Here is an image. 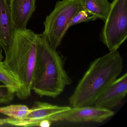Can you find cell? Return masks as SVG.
<instances>
[{
    "instance_id": "6da1fadb",
    "label": "cell",
    "mask_w": 127,
    "mask_h": 127,
    "mask_svg": "<svg viewBox=\"0 0 127 127\" xmlns=\"http://www.w3.org/2000/svg\"><path fill=\"white\" fill-rule=\"evenodd\" d=\"M123 61L118 50L92 62L69 99L71 107L94 105L99 96L119 76Z\"/></svg>"
},
{
    "instance_id": "7a4b0ae2",
    "label": "cell",
    "mask_w": 127,
    "mask_h": 127,
    "mask_svg": "<svg viewBox=\"0 0 127 127\" xmlns=\"http://www.w3.org/2000/svg\"><path fill=\"white\" fill-rule=\"evenodd\" d=\"M71 83L61 56L40 35L37 34L32 91L40 97L56 98Z\"/></svg>"
},
{
    "instance_id": "3957f363",
    "label": "cell",
    "mask_w": 127,
    "mask_h": 127,
    "mask_svg": "<svg viewBox=\"0 0 127 127\" xmlns=\"http://www.w3.org/2000/svg\"><path fill=\"white\" fill-rule=\"evenodd\" d=\"M37 34L29 29H16L13 40L3 62L17 82L15 94L20 99L30 96L37 50Z\"/></svg>"
},
{
    "instance_id": "277c9868",
    "label": "cell",
    "mask_w": 127,
    "mask_h": 127,
    "mask_svg": "<svg viewBox=\"0 0 127 127\" xmlns=\"http://www.w3.org/2000/svg\"><path fill=\"white\" fill-rule=\"evenodd\" d=\"M84 9L82 0H62L56 2L53 11L47 16L44 29L40 35L53 47L59 46L74 16Z\"/></svg>"
},
{
    "instance_id": "5b68a950",
    "label": "cell",
    "mask_w": 127,
    "mask_h": 127,
    "mask_svg": "<svg viewBox=\"0 0 127 127\" xmlns=\"http://www.w3.org/2000/svg\"><path fill=\"white\" fill-rule=\"evenodd\" d=\"M100 35L109 51L117 50L127 38V0H113Z\"/></svg>"
},
{
    "instance_id": "8992f818",
    "label": "cell",
    "mask_w": 127,
    "mask_h": 127,
    "mask_svg": "<svg viewBox=\"0 0 127 127\" xmlns=\"http://www.w3.org/2000/svg\"><path fill=\"white\" fill-rule=\"evenodd\" d=\"M93 105L70 107L66 111L53 115L49 120L52 122H65L72 123H101L114 114V112L112 110Z\"/></svg>"
},
{
    "instance_id": "52a82bcc",
    "label": "cell",
    "mask_w": 127,
    "mask_h": 127,
    "mask_svg": "<svg viewBox=\"0 0 127 127\" xmlns=\"http://www.w3.org/2000/svg\"><path fill=\"white\" fill-rule=\"evenodd\" d=\"M70 108V106H59L47 102L36 101L30 108V112L25 118L21 120H17L9 117L8 124L12 126H38L39 123L42 120H49L53 115L66 111Z\"/></svg>"
},
{
    "instance_id": "ba28073f",
    "label": "cell",
    "mask_w": 127,
    "mask_h": 127,
    "mask_svg": "<svg viewBox=\"0 0 127 127\" xmlns=\"http://www.w3.org/2000/svg\"><path fill=\"white\" fill-rule=\"evenodd\" d=\"M127 93V73L117 78L99 96L94 105L111 110L119 105Z\"/></svg>"
},
{
    "instance_id": "9c48e42d",
    "label": "cell",
    "mask_w": 127,
    "mask_h": 127,
    "mask_svg": "<svg viewBox=\"0 0 127 127\" xmlns=\"http://www.w3.org/2000/svg\"><path fill=\"white\" fill-rule=\"evenodd\" d=\"M36 0H9V5L16 29H27L36 9Z\"/></svg>"
},
{
    "instance_id": "30bf717a",
    "label": "cell",
    "mask_w": 127,
    "mask_h": 127,
    "mask_svg": "<svg viewBox=\"0 0 127 127\" xmlns=\"http://www.w3.org/2000/svg\"><path fill=\"white\" fill-rule=\"evenodd\" d=\"M16 28L7 0H0V45L4 52L11 45Z\"/></svg>"
},
{
    "instance_id": "8fae6325",
    "label": "cell",
    "mask_w": 127,
    "mask_h": 127,
    "mask_svg": "<svg viewBox=\"0 0 127 127\" xmlns=\"http://www.w3.org/2000/svg\"><path fill=\"white\" fill-rule=\"evenodd\" d=\"M84 9L96 19L104 22L110 11L111 3L108 0H82Z\"/></svg>"
},
{
    "instance_id": "7c38bea8",
    "label": "cell",
    "mask_w": 127,
    "mask_h": 127,
    "mask_svg": "<svg viewBox=\"0 0 127 127\" xmlns=\"http://www.w3.org/2000/svg\"><path fill=\"white\" fill-rule=\"evenodd\" d=\"M30 108L25 105L12 104L0 107V113L17 120L25 118L30 112Z\"/></svg>"
},
{
    "instance_id": "4fadbf2b",
    "label": "cell",
    "mask_w": 127,
    "mask_h": 127,
    "mask_svg": "<svg viewBox=\"0 0 127 127\" xmlns=\"http://www.w3.org/2000/svg\"><path fill=\"white\" fill-rule=\"evenodd\" d=\"M0 82L15 94L18 89V84L12 73L6 68L2 61H0Z\"/></svg>"
},
{
    "instance_id": "5bb4252c",
    "label": "cell",
    "mask_w": 127,
    "mask_h": 127,
    "mask_svg": "<svg viewBox=\"0 0 127 127\" xmlns=\"http://www.w3.org/2000/svg\"><path fill=\"white\" fill-rule=\"evenodd\" d=\"M96 20L94 16L88 13L84 9L79 11L73 18L69 24L70 27L72 26L83 22L94 21Z\"/></svg>"
},
{
    "instance_id": "9a60e30c",
    "label": "cell",
    "mask_w": 127,
    "mask_h": 127,
    "mask_svg": "<svg viewBox=\"0 0 127 127\" xmlns=\"http://www.w3.org/2000/svg\"><path fill=\"white\" fill-rule=\"evenodd\" d=\"M15 93L3 84H0V99L9 103L13 100Z\"/></svg>"
},
{
    "instance_id": "2e32d148",
    "label": "cell",
    "mask_w": 127,
    "mask_h": 127,
    "mask_svg": "<svg viewBox=\"0 0 127 127\" xmlns=\"http://www.w3.org/2000/svg\"><path fill=\"white\" fill-rule=\"evenodd\" d=\"M52 122L49 120H42L39 123L38 126L41 127H49L52 125Z\"/></svg>"
},
{
    "instance_id": "e0dca14e",
    "label": "cell",
    "mask_w": 127,
    "mask_h": 127,
    "mask_svg": "<svg viewBox=\"0 0 127 127\" xmlns=\"http://www.w3.org/2000/svg\"><path fill=\"white\" fill-rule=\"evenodd\" d=\"M9 125L8 124V118L1 119L0 118V126Z\"/></svg>"
},
{
    "instance_id": "ac0fdd59",
    "label": "cell",
    "mask_w": 127,
    "mask_h": 127,
    "mask_svg": "<svg viewBox=\"0 0 127 127\" xmlns=\"http://www.w3.org/2000/svg\"><path fill=\"white\" fill-rule=\"evenodd\" d=\"M3 50L2 47L0 45V61H2L3 58H4L3 55Z\"/></svg>"
},
{
    "instance_id": "d6986e66",
    "label": "cell",
    "mask_w": 127,
    "mask_h": 127,
    "mask_svg": "<svg viewBox=\"0 0 127 127\" xmlns=\"http://www.w3.org/2000/svg\"><path fill=\"white\" fill-rule=\"evenodd\" d=\"M5 103H7L5 100H4V99H0V104H5Z\"/></svg>"
}]
</instances>
